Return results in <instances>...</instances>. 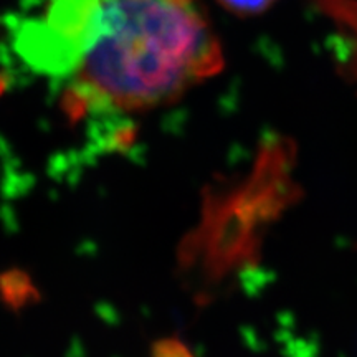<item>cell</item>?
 Listing matches in <instances>:
<instances>
[{
	"mask_svg": "<svg viewBox=\"0 0 357 357\" xmlns=\"http://www.w3.org/2000/svg\"><path fill=\"white\" fill-rule=\"evenodd\" d=\"M222 66L200 0H101L100 33L73 83L98 113L146 111L171 105Z\"/></svg>",
	"mask_w": 357,
	"mask_h": 357,
	"instance_id": "6da1fadb",
	"label": "cell"
},
{
	"mask_svg": "<svg viewBox=\"0 0 357 357\" xmlns=\"http://www.w3.org/2000/svg\"><path fill=\"white\" fill-rule=\"evenodd\" d=\"M101 26V0H42L12 26L13 52L43 77L77 71Z\"/></svg>",
	"mask_w": 357,
	"mask_h": 357,
	"instance_id": "7a4b0ae2",
	"label": "cell"
},
{
	"mask_svg": "<svg viewBox=\"0 0 357 357\" xmlns=\"http://www.w3.org/2000/svg\"><path fill=\"white\" fill-rule=\"evenodd\" d=\"M40 301V291L32 278L19 268H10L0 273V303L10 311L19 312Z\"/></svg>",
	"mask_w": 357,
	"mask_h": 357,
	"instance_id": "3957f363",
	"label": "cell"
},
{
	"mask_svg": "<svg viewBox=\"0 0 357 357\" xmlns=\"http://www.w3.org/2000/svg\"><path fill=\"white\" fill-rule=\"evenodd\" d=\"M151 357H194L184 342L177 337H166L155 341L151 347Z\"/></svg>",
	"mask_w": 357,
	"mask_h": 357,
	"instance_id": "277c9868",
	"label": "cell"
},
{
	"mask_svg": "<svg viewBox=\"0 0 357 357\" xmlns=\"http://www.w3.org/2000/svg\"><path fill=\"white\" fill-rule=\"evenodd\" d=\"M218 2L236 15H257L265 12L276 0H218Z\"/></svg>",
	"mask_w": 357,
	"mask_h": 357,
	"instance_id": "5b68a950",
	"label": "cell"
},
{
	"mask_svg": "<svg viewBox=\"0 0 357 357\" xmlns=\"http://www.w3.org/2000/svg\"><path fill=\"white\" fill-rule=\"evenodd\" d=\"M3 89H6V83H3V79H0V93H2Z\"/></svg>",
	"mask_w": 357,
	"mask_h": 357,
	"instance_id": "8992f818",
	"label": "cell"
}]
</instances>
